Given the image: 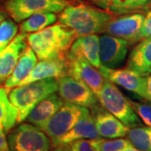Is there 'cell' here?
Returning <instances> with one entry per match:
<instances>
[{"mask_svg": "<svg viewBox=\"0 0 151 151\" xmlns=\"http://www.w3.org/2000/svg\"><path fill=\"white\" fill-rule=\"evenodd\" d=\"M145 17L140 14L120 17L108 23L105 31L108 35L119 37L133 44L143 40L141 29L144 24Z\"/></svg>", "mask_w": 151, "mask_h": 151, "instance_id": "cell-10", "label": "cell"}, {"mask_svg": "<svg viewBox=\"0 0 151 151\" xmlns=\"http://www.w3.org/2000/svg\"><path fill=\"white\" fill-rule=\"evenodd\" d=\"M146 82V95H147V101L151 103V75L145 76Z\"/></svg>", "mask_w": 151, "mask_h": 151, "instance_id": "cell-31", "label": "cell"}, {"mask_svg": "<svg viewBox=\"0 0 151 151\" xmlns=\"http://www.w3.org/2000/svg\"><path fill=\"white\" fill-rule=\"evenodd\" d=\"M67 74V61L66 58L41 60L33 68L27 77L22 81L19 86L26 85L34 81H40L47 78H56Z\"/></svg>", "mask_w": 151, "mask_h": 151, "instance_id": "cell-15", "label": "cell"}, {"mask_svg": "<svg viewBox=\"0 0 151 151\" xmlns=\"http://www.w3.org/2000/svg\"><path fill=\"white\" fill-rule=\"evenodd\" d=\"M128 42L111 35L99 37V57L102 65L114 69L121 65L128 52Z\"/></svg>", "mask_w": 151, "mask_h": 151, "instance_id": "cell-11", "label": "cell"}, {"mask_svg": "<svg viewBox=\"0 0 151 151\" xmlns=\"http://www.w3.org/2000/svg\"><path fill=\"white\" fill-rule=\"evenodd\" d=\"M128 69L143 76L151 74V37L143 39L131 51Z\"/></svg>", "mask_w": 151, "mask_h": 151, "instance_id": "cell-17", "label": "cell"}, {"mask_svg": "<svg viewBox=\"0 0 151 151\" xmlns=\"http://www.w3.org/2000/svg\"><path fill=\"white\" fill-rule=\"evenodd\" d=\"M99 138L95 119L91 113L83 116L63 137H61L53 146L67 144L79 139H93Z\"/></svg>", "mask_w": 151, "mask_h": 151, "instance_id": "cell-19", "label": "cell"}, {"mask_svg": "<svg viewBox=\"0 0 151 151\" xmlns=\"http://www.w3.org/2000/svg\"><path fill=\"white\" fill-rule=\"evenodd\" d=\"M99 151H123L130 147H134L129 139H99L97 138Z\"/></svg>", "mask_w": 151, "mask_h": 151, "instance_id": "cell-27", "label": "cell"}, {"mask_svg": "<svg viewBox=\"0 0 151 151\" xmlns=\"http://www.w3.org/2000/svg\"><path fill=\"white\" fill-rule=\"evenodd\" d=\"M0 151H9V143L4 132H0Z\"/></svg>", "mask_w": 151, "mask_h": 151, "instance_id": "cell-30", "label": "cell"}, {"mask_svg": "<svg viewBox=\"0 0 151 151\" xmlns=\"http://www.w3.org/2000/svg\"><path fill=\"white\" fill-rule=\"evenodd\" d=\"M63 104V99L60 95L54 92L38 103L28 115L26 119L29 123L42 129Z\"/></svg>", "mask_w": 151, "mask_h": 151, "instance_id": "cell-16", "label": "cell"}, {"mask_svg": "<svg viewBox=\"0 0 151 151\" xmlns=\"http://www.w3.org/2000/svg\"><path fill=\"white\" fill-rule=\"evenodd\" d=\"M57 17L55 13H40L33 14L22 22L20 32L30 34L40 31L45 28L54 24Z\"/></svg>", "mask_w": 151, "mask_h": 151, "instance_id": "cell-22", "label": "cell"}, {"mask_svg": "<svg viewBox=\"0 0 151 151\" xmlns=\"http://www.w3.org/2000/svg\"><path fill=\"white\" fill-rule=\"evenodd\" d=\"M18 111L9 97V89L0 87V132L10 130L18 123Z\"/></svg>", "mask_w": 151, "mask_h": 151, "instance_id": "cell-21", "label": "cell"}, {"mask_svg": "<svg viewBox=\"0 0 151 151\" xmlns=\"http://www.w3.org/2000/svg\"><path fill=\"white\" fill-rule=\"evenodd\" d=\"M97 97L103 108L119 119L128 128L131 129L142 125L141 120L132 108L129 101L113 82L106 79Z\"/></svg>", "mask_w": 151, "mask_h": 151, "instance_id": "cell-4", "label": "cell"}, {"mask_svg": "<svg viewBox=\"0 0 151 151\" xmlns=\"http://www.w3.org/2000/svg\"><path fill=\"white\" fill-rule=\"evenodd\" d=\"M97 132L100 137L106 139H117L126 136L128 128L119 119L109 112H97L94 117Z\"/></svg>", "mask_w": 151, "mask_h": 151, "instance_id": "cell-18", "label": "cell"}, {"mask_svg": "<svg viewBox=\"0 0 151 151\" xmlns=\"http://www.w3.org/2000/svg\"><path fill=\"white\" fill-rule=\"evenodd\" d=\"M70 0H8L7 13L15 22H22L33 14L60 13L69 5Z\"/></svg>", "mask_w": 151, "mask_h": 151, "instance_id": "cell-7", "label": "cell"}, {"mask_svg": "<svg viewBox=\"0 0 151 151\" xmlns=\"http://www.w3.org/2000/svg\"><path fill=\"white\" fill-rule=\"evenodd\" d=\"M4 20V14H2V13H0V24H1V22Z\"/></svg>", "mask_w": 151, "mask_h": 151, "instance_id": "cell-33", "label": "cell"}, {"mask_svg": "<svg viewBox=\"0 0 151 151\" xmlns=\"http://www.w3.org/2000/svg\"><path fill=\"white\" fill-rule=\"evenodd\" d=\"M27 34L17 35L10 44L0 52V83L9 77L23 51L27 47Z\"/></svg>", "mask_w": 151, "mask_h": 151, "instance_id": "cell-13", "label": "cell"}, {"mask_svg": "<svg viewBox=\"0 0 151 151\" xmlns=\"http://www.w3.org/2000/svg\"><path fill=\"white\" fill-rule=\"evenodd\" d=\"M19 28L17 24L10 19H4L0 24V52L10 44L15 38Z\"/></svg>", "mask_w": 151, "mask_h": 151, "instance_id": "cell-26", "label": "cell"}, {"mask_svg": "<svg viewBox=\"0 0 151 151\" xmlns=\"http://www.w3.org/2000/svg\"><path fill=\"white\" fill-rule=\"evenodd\" d=\"M57 92L65 103L87 108L97 107L98 99L94 92L85 83L69 75L58 79Z\"/></svg>", "mask_w": 151, "mask_h": 151, "instance_id": "cell-8", "label": "cell"}, {"mask_svg": "<svg viewBox=\"0 0 151 151\" xmlns=\"http://www.w3.org/2000/svg\"><path fill=\"white\" fill-rule=\"evenodd\" d=\"M50 139L30 124H19L8 137L9 151H50Z\"/></svg>", "mask_w": 151, "mask_h": 151, "instance_id": "cell-5", "label": "cell"}, {"mask_svg": "<svg viewBox=\"0 0 151 151\" xmlns=\"http://www.w3.org/2000/svg\"><path fill=\"white\" fill-rule=\"evenodd\" d=\"M103 10L113 13H124L145 6L150 0H92Z\"/></svg>", "mask_w": 151, "mask_h": 151, "instance_id": "cell-23", "label": "cell"}, {"mask_svg": "<svg viewBox=\"0 0 151 151\" xmlns=\"http://www.w3.org/2000/svg\"><path fill=\"white\" fill-rule=\"evenodd\" d=\"M66 61L67 75L85 83L97 96L106 81L99 69L82 58L66 57Z\"/></svg>", "mask_w": 151, "mask_h": 151, "instance_id": "cell-9", "label": "cell"}, {"mask_svg": "<svg viewBox=\"0 0 151 151\" xmlns=\"http://www.w3.org/2000/svg\"><path fill=\"white\" fill-rule=\"evenodd\" d=\"M37 55L34 50L29 46H27L23 51L12 74L4 81L6 88L10 89L19 86L37 64Z\"/></svg>", "mask_w": 151, "mask_h": 151, "instance_id": "cell-20", "label": "cell"}, {"mask_svg": "<svg viewBox=\"0 0 151 151\" xmlns=\"http://www.w3.org/2000/svg\"><path fill=\"white\" fill-rule=\"evenodd\" d=\"M129 101L135 113L140 117L142 121L147 126H151V104L135 103L130 100Z\"/></svg>", "mask_w": 151, "mask_h": 151, "instance_id": "cell-28", "label": "cell"}, {"mask_svg": "<svg viewBox=\"0 0 151 151\" xmlns=\"http://www.w3.org/2000/svg\"><path fill=\"white\" fill-rule=\"evenodd\" d=\"M51 151H99L97 139H79L67 144L53 146Z\"/></svg>", "mask_w": 151, "mask_h": 151, "instance_id": "cell-25", "label": "cell"}, {"mask_svg": "<svg viewBox=\"0 0 151 151\" xmlns=\"http://www.w3.org/2000/svg\"><path fill=\"white\" fill-rule=\"evenodd\" d=\"M88 113L90 111L87 108L66 103L55 113L41 130L47 134L54 145Z\"/></svg>", "mask_w": 151, "mask_h": 151, "instance_id": "cell-6", "label": "cell"}, {"mask_svg": "<svg viewBox=\"0 0 151 151\" xmlns=\"http://www.w3.org/2000/svg\"><path fill=\"white\" fill-rule=\"evenodd\" d=\"M123 151H143L140 150H139V149H137V148H135V147H130V148H128V149H126V150H124Z\"/></svg>", "mask_w": 151, "mask_h": 151, "instance_id": "cell-32", "label": "cell"}, {"mask_svg": "<svg viewBox=\"0 0 151 151\" xmlns=\"http://www.w3.org/2000/svg\"><path fill=\"white\" fill-rule=\"evenodd\" d=\"M68 58H82L99 69L102 65L99 57V37L96 34L80 36L70 45Z\"/></svg>", "mask_w": 151, "mask_h": 151, "instance_id": "cell-14", "label": "cell"}, {"mask_svg": "<svg viewBox=\"0 0 151 151\" xmlns=\"http://www.w3.org/2000/svg\"><path fill=\"white\" fill-rule=\"evenodd\" d=\"M57 90L56 78H47L14 87L9 92V97L18 111L17 122L21 123L25 120L38 103Z\"/></svg>", "mask_w": 151, "mask_h": 151, "instance_id": "cell-3", "label": "cell"}, {"mask_svg": "<svg viewBox=\"0 0 151 151\" xmlns=\"http://www.w3.org/2000/svg\"><path fill=\"white\" fill-rule=\"evenodd\" d=\"M75 31L62 24H55L27 35L29 46L39 60L65 57L75 40Z\"/></svg>", "mask_w": 151, "mask_h": 151, "instance_id": "cell-1", "label": "cell"}, {"mask_svg": "<svg viewBox=\"0 0 151 151\" xmlns=\"http://www.w3.org/2000/svg\"><path fill=\"white\" fill-rule=\"evenodd\" d=\"M99 70L107 80L113 84H118L124 89L147 100L145 76H140L130 69L115 70L103 65H101Z\"/></svg>", "mask_w": 151, "mask_h": 151, "instance_id": "cell-12", "label": "cell"}, {"mask_svg": "<svg viewBox=\"0 0 151 151\" xmlns=\"http://www.w3.org/2000/svg\"><path fill=\"white\" fill-rule=\"evenodd\" d=\"M112 16L106 10L85 4L68 5L59 17L60 24L70 28L76 36H84L105 31Z\"/></svg>", "mask_w": 151, "mask_h": 151, "instance_id": "cell-2", "label": "cell"}, {"mask_svg": "<svg viewBox=\"0 0 151 151\" xmlns=\"http://www.w3.org/2000/svg\"><path fill=\"white\" fill-rule=\"evenodd\" d=\"M127 136L135 148L143 151H151V126L131 128Z\"/></svg>", "mask_w": 151, "mask_h": 151, "instance_id": "cell-24", "label": "cell"}, {"mask_svg": "<svg viewBox=\"0 0 151 151\" xmlns=\"http://www.w3.org/2000/svg\"><path fill=\"white\" fill-rule=\"evenodd\" d=\"M141 35L143 39L151 37V11L148 13L146 18H145L144 24L141 29Z\"/></svg>", "mask_w": 151, "mask_h": 151, "instance_id": "cell-29", "label": "cell"}]
</instances>
